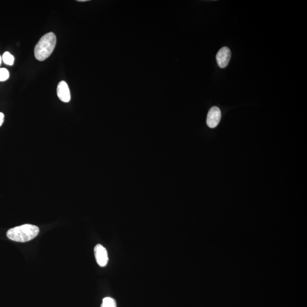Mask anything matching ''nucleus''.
Returning a JSON list of instances; mask_svg holds the SVG:
<instances>
[{"mask_svg":"<svg viewBox=\"0 0 307 307\" xmlns=\"http://www.w3.org/2000/svg\"><path fill=\"white\" fill-rule=\"evenodd\" d=\"M221 111L218 107H213L209 111L207 118V124L210 128H216L221 120Z\"/></svg>","mask_w":307,"mask_h":307,"instance_id":"nucleus-3","label":"nucleus"},{"mask_svg":"<svg viewBox=\"0 0 307 307\" xmlns=\"http://www.w3.org/2000/svg\"><path fill=\"white\" fill-rule=\"evenodd\" d=\"M57 95L59 99L64 103H68L71 100V93L67 83L60 82L57 87Z\"/></svg>","mask_w":307,"mask_h":307,"instance_id":"nucleus-6","label":"nucleus"},{"mask_svg":"<svg viewBox=\"0 0 307 307\" xmlns=\"http://www.w3.org/2000/svg\"><path fill=\"white\" fill-rule=\"evenodd\" d=\"M9 78V72L6 68H0V82H4Z\"/></svg>","mask_w":307,"mask_h":307,"instance_id":"nucleus-9","label":"nucleus"},{"mask_svg":"<svg viewBox=\"0 0 307 307\" xmlns=\"http://www.w3.org/2000/svg\"><path fill=\"white\" fill-rule=\"evenodd\" d=\"M101 307H117V304L114 299L107 297L103 300Z\"/></svg>","mask_w":307,"mask_h":307,"instance_id":"nucleus-8","label":"nucleus"},{"mask_svg":"<svg viewBox=\"0 0 307 307\" xmlns=\"http://www.w3.org/2000/svg\"><path fill=\"white\" fill-rule=\"evenodd\" d=\"M2 60L5 64L12 66L14 61V57L10 53L5 52L3 54Z\"/></svg>","mask_w":307,"mask_h":307,"instance_id":"nucleus-7","label":"nucleus"},{"mask_svg":"<svg viewBox=\"0 0 307 307\" xmlns=\"http://www.w3.org/2000/svg\"><path fill=\"white\" fill-rule=\"evenodd\" d=\"M1 61H2V57L1 56H0V65H1Z\"/></svg>","mask_w":307,"mask_h":307,"instance_id":"nucleus-12","label":"nucleus"},{"mask_svg":"<svg viewBox=\"0 0 307 307\" xmlns=\"http://www.w3.org/2000/svg\"><path fill=\"white\" fill-rule=\"evenodd\" d=\"M78 1H79V2H85V1H88V0H78Z\"/></svg>","mask_w":307,"mask_h":307,"instance_id":"nucleus-11","label":"nucleus"},{"mask_svg":"<svg viewBox=\"0 0 307 307\" xmlns=\"http://www.w3.org/2000/svg\"><path fill=\"white\" fill-rule=\"evenodd\" d=\"M231 57V52L227 47H223L219 50L216 56L217 63L222 68H225L229 63Z\"/></svg>","mask_w":307,"mask_h":307,"instance_id":"nucleus-4","label":"nucleus"},{"mask_svg":"<svg viewBox=\"0 0 307 307\" xmlns=\"http://www.w3.org/2000/svg\"><path fill=\"white\" fill-rule=\"evenodd\" d=\"M3 121H4V114H3V113L1 112H0V126L2 125Z\"/></svg>","mask_w":307,"mask_h":307,"instance_id":"nucleus-10","label":"nucleus"},{"mask_svg":"<svg viewBox=\"0 0 307 307\" xmlns=\"http://www.w3.org/2000/svg\"><path fill=\"white\" fill-rule=\"evenodd\" d=\"M39 233V227L31 224H25L13 227L8 231L9 239L19 243H25L34 239Z\"/></svg>","mask_w":307,"mask_h":307,"instance_id":"nucleus-1","label":"nucleus"},{"mask_svg":"<svg viewBox=\"0 0 307 307\" xmlns=\"http://www.w3.org/2000/svg\"><path fill=\"white\" fill-rule=\"evenodd\" d=\"M56 43V37L53 32L43 35L34 49L35 58L39 61L45 60L52 55Z\"/></svg>","mask_w":307,"mask_h":307,"instance_id":"nucleus-2","label":"nucleus"},{"mask_svg":"<svg viewBox=\"0 0 307 307\" xmlns=\"http://www.w3.org/2000/svg\"><path fill=\"white\" fill-rule=\"evenodd\" d=\"M97 264L100 267H105L108 262V255L107 249L103 245L97 244L94 249Z\"/></svg>","mask_w":307,"mask_h":307,"instance_id":"nucleus-5","label":"nucleus"}]
</instances>
